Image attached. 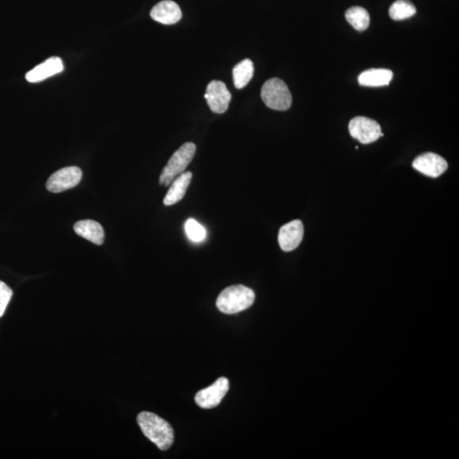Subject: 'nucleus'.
Segmentation results:
<instances>
[{
    "instance_id": "1",
    "label": "nucleus",
    "mask_w": 459,
    "mask_h": 459,
    "mask_svg": "<svg viewBox=\"0 0 459 459\" xmlns=\"http://www.w3.org/2000/svg\"><path fill=\"white\" fill-rule=\"evenodd\" d=\"M137 423L145 436L160 450L166 451L172 446L174 430L166 420L155 413L142 412L137 416Z\"/></svg>"
},
{
    "instance_id": "2",
    "label": "nucleus",
    "mask_w": 459,
    "mask_h": 459,
    "mask_svg": "<svg viewBox=\"0 0 459 459\" xmlns=\"http://www.w3.org/2000/svg\"><path fill=\"white\" fill-rule=\"evenodd\" d=\"M255 294L250 287L233 285L220 293L216 306L225 314H236L248 309L254 304Z\"/></svg>"
},
{
    "instance_id": "3",
    "label": "nucleus",
    "mask_w": 459,
    "mask_h": 459,
    "mask_svg": "<svg viewBox=\"0 0 459 459\" xmlns=\"http://www.w3.org/2000/svg\"><path fill=\"white\" fill-rule=\"evenodd\" d=\"M197 147L194 143L187 142L182 145L172 157H170L167 166L164 167L159 178V184L168 187L175 178L183 173L192 160L194 159Z\"/></svg>"
},
{
    "instance_id": "4",
    "label": "nucleus",
    "mask_w": 459,
    "mask_h": 459,
    "mask_svg": "<svg viewBox=\"0 0 459 459\" xmlns=\"http://www.w3.org/2000/svg\"><path fill=\"white\" fill-rule=\"evenodd\" d=\"M261 98L271 109L289 110L292 105V94L285 81L278 78L267 80L262 86Z\"/></svg>"
},
{
    "instance_id": "5",
    "label": "nucleus",
    "mask_w": 459,
    "mask_h": 459,
    "mask_svg": "<svg viewBox=\"0 0 459 459\" xmlns=\"http://www.w3.org/2000/svg\"><path fill=\"white\" fill-rule=\"evenodd\" d=\"M349 131L354 139L363 144L376 142L382 134L380 125L373 119L366 117H356L350 120Z\"/></svg>"
},
{
    "instance_id": "6",
    "label": "nucleus",
    "mask_w": 459,
    "mask_h": 459,
    "mask_svg": "<svg viewBox=\"0 0 459 459\" xmlns=\"http://www.w3.org/2000/svg\"><path fill=\"white\" fill-rule=\"evenodd\" d=\"M82 170L79 167L71 166L63 168L51 174L47 182L49 192L59 194L75 187L81 181Z\"/></svg>"
},
{
    "instance_id": "7",
    "label": "nucleus",
    "mask_w": 459,
    "mask_h": 459,
    "mask_svg": "<svg viewBox=\"0 0 459 459\" xmlns=\"http://www.w3.org/2000/svg\"><path fill=\"white\" fill-rule=\"evenodd\" d=\"M229 389V380L225 377L220 378L211 386L198 392L195 397V402L202 408H215L226 397Z\"/></svg>"
},
{
    "instance_id": "8",
    "label": "nucleus",
    "mask_w": 459,
    "mask_h": 459,
    "mask_svg": "<svg viewBox=\"0 0 459 459\" xmlns=\"http://www.w3.org/2000/svg\"><path fill=\"white\" fill-rule=\"evenodd\" d=\"M205 98L213 113L222 114L228 109L231 94L225 83L213 80L207 87Z\"/></svg>"
},
{
    "instance_id": "9",
    "label": "nucleus",
    "mask_w": 459,
    "mask_h": 459,
    "mask_svg": "<svg viewBox=\"0 0 459 459\" xmlns=\"http://www.w3.org/2000/svg\"><path fill=\"white\" fill-rule=\"evenodd\" d=\"M416 170L427 176L436 178L447 170L448 164L443 157L432 153L419 155L412 163Z\"/></svg>"
},
{
    "instance_id": "10",
    "label": "nucleus",
    "mask_w": 459,
    "mask_h": 459,
    "mask_svg": "<svg viewBox=\"0 0 459 459\" xmlns=\"http://www.w3.org/2000/svg\"><path fill=\"white\" fill-rule=\"evenodd\" d=\"M304 237V226L300 220H293L283 226L279 231L280 247L285 252L296 250L300 246Z\"/></svg>"
},
{
    "instance_id": "11",
    "label": "nucleus",
    "mask_w": 459,
    "mask_h": 459,
    "mask_svg": "<svg viewBox=\"0 0 459 459\" xmlns=\"http://www.w3.org/2000/svg\"><path fill=\"white\" fill-rule=\"evenodd\" d=\"M150 15L157 23L164 25H172L181 19L182 12L176 3L171 0H163L153 7Z\"/></svg>"
},
{
    "instance_id": "12",
    "label": "nucleus",
    "mask_w": 459,
    "mask_h": 459,
    "mask_svg": "<svg viewBox=\"0 0 459 459\" xmlns=\"http://www.w3.org/2000/svg\"><path fill=\"white\" fill-rule=\"evenodd\" d=\"M63 69L64 66L61 58L51 57L27 73L26 79L30 83L41 82L49 77L58 75L63 71Z\"/></svg>"
},
{
    "instance_id": "13",
    "label": "nucleus",
    "mask_w": 459,
    "mask_h": 459,
    "mask_svg": "<svg viewBox=\"0 0 459 459\" xmlns=\"http://www.w3.org/2000/svg\"><path fill=\"white\" fill-rule=\"evenodd\" d=\"M73 229L79 237L86 238L96 245H103L105 240L103 227L92 220H80L75 223Z\"/></svg>"
},
{
    "instance_id": "14",
    "label": "nucleus",
    "mask_w": 459,
    "mask_h": 459,
    "mask_svg": "<svg viewBox=\"0 0 459 459\" xmlns=\"http://www.w3.org/2000/svg\"><path fill=\"white\" fill-rule=\"evenodd\" d=\"M192 179L191 172H183L175 178L163 199L164 205H174L182 200L191 184Z\"/></svg>"
},
{
    "instance_id": "15",
    "label": "nucleus",
    "mask_w": 459,
    "mask_h": 459,
    "mask_svg": "<svg viewBox=\"0 0 459 459\" xmlns=\"http://www.w3.org/2000/svg\"><path fill=\"white\" fill-rule=\"evenodd\" d=\"M392 79H393V73L391 70L373 68L360 73L358 82L363 86L380 87L389 86Z\"/></svg>"
},
{
    "instance_id": "16",
    "label": "nucleus",
    "mask_w": 459,
    "mask_h": 459,
    "mask_svg": "<svg viewBox=\"0 0 459 459\" xmlns=\"http://www.w3.org/2000/svg\"><path fill=\"white\" fill-rule=\"evenodd\" d=\"M254 72V63L250 59H245L234 66L233 75L235 87L243 89L250 82Z\"/></svg>"
},
{
    "instance_id": "17",
    "label": "nucleus",
    "mask_w": 459,
    "mask_h": 459,
    "mask_svg": "<svg viewBox=\"0 0 459 459\" xmlns=\"http://www.w3.org/2000/svg\"><path fill=\"white\" fill-rule=\"evenodd\" d=\"M345 18L357 31H364L369 27L370 16L366 9L354 6L346 10Z\"/></svg>"
},
{
    "instance_id": "18",
    "label": "nucleus",
    "mask_w": 459,
    "mask_h": 459,
    "mask_svg": "<svg viewBox=\"0 0 459 459\" xmlns=\"http://www.w3.org/2000/svg\"><path fill=\"white\" fill-rule=\"evenodd\" d=\"M417 12L416 7L409 0H397L392 3L389 14L392 19L402 21L410 18Z\"/></svg>"
},
{
    "instance_id": "19",
    "label": "nucleus",
    "mask_w": 459,
    "mask_h": 459,
    "mask_svg": "<svg viewBox=\"0 0 459 459\" xmlns=\"http://www.w3.org/2000/svg\"><path fill=\"white\" fill-rule=\"evenodd\" d=\"M185 233H187L189 239L194 243H200L205 239L206 231L197 220L194 219L188 220L185 226Z\"/></svg>"
},
{
    "instance_id": "20",
    "label": "nucleus",
    "mask_w": 459,
    "mask_h": 459,
    "mask_svg": "<svg viewBox=\"0 0 459 459\" xmlns=\"http://www.w3.org/2000/svg\"><path fill=\"white\" fill-rule=\"evenodd\" d=\"M12 289L7 286L5 283L0 281V317H2L5 314L6 307L12 300Z\"/></svg>"
}]
</instances>
